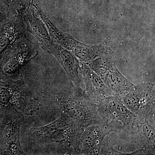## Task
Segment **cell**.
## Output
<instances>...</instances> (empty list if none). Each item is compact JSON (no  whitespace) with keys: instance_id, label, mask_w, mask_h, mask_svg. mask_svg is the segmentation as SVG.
<instances>
[{"instance_id":"6","label":"cell","mask_w":155,"mask_h":155,"mask_svg":"<svg viewBox=\"0 0 155 155\" xmlns=\"http://www.w3.org/2000/svg\"><path fill=\"white\" fill-rule=\"evenodd\" d=\"M23 115L16 110L0 115V154H25L20 142Z\"/></svg>"},{"instance_id":"15","label":"cell","mask_w":155,"mask_h":155,"mask_svg":"<svg viewBox=\"0 0 155 155\" xmlns=\"http://www.w3.org/2000/svg\"><path fill=\"white\" fill-rule=\"evenodd\" d=\"M8 5L4 0H0V21L8 18Z\"/></svg>"},{"instance_id":"11","label":"cell","mask_w":155,"mask_h":155,"mask_svg":"<svg viewBox=\"0 0 155 155\" xmlns=\"http://www.w3.org/2000/svg\"><path fill=\"white\" fill-rule=\"evenodd\" d=\"M19 11L28 32L35 37L43 48L48 52L52 48L55 42L51 38L45 25L39 16L34 5Z\"/></svg>"},{"instance_id":"7","label":"cell","mask_w":155,"mask_h":155,"mask_svg":"<svg viewBox=\"0 0 155 155\" xmlns=\"http://www.w3.org/2000/svg\"><path fill=\"white\" fill-rule=\"evenodd\" d=\"M126 107L142 119L148 120L154 116L155 85L151 83L135 85L120 96Z\"/></svg>"},{"instance_id":"8","label":"cell","mask_w":155,"mask_h":155,"mask_svg":"<svg viewBox=\"0 0 155 155\" xmlns=\"http://www.w3.org/2000/svg\"><path fill=\"white\" fill-rule=\"evenodd\" d=\"M38 54L36 46L25 36L21 38L0 66V78L12 79Z\"/></svg>"},{"instance_id":"14","label":"cell","mask_w":155,"mask_h":155,"mask_svg":"<svg viewBox=\"0 0 155 155\" xmlns=\"http://www.w3.org/2000/svg\"><path fill=\"white\" fill-rule=\"evenodd\" d=\"M137 136V142L143 153H153L155 152V130L154 127L147 119L142 121L133 133Z\"/></svg>"},{"instance_id":"2","label":"cell","mask_w":155,"mask_h":155,"mask_svg":"<svg viewBox=\"0 0 155 155\" xmlns=\"http://www.w3.org/2000/svg\"><path fill=\"white\" fill-rule=\"evenodd\" d=\"M82 127L64 113L54 122L40 127H32L28 133V138L39 145L56 143L71 147L74 153Z\"/></svg>"},{"instance_id":"16","label":"cell","mask_w":155,"mask_h":155,"mask_svg":"<svg viewBox=\"0 0 155 155\" xmlns=\"http://www.w3.org/2000/svg\"><path fill=\"white\" fill-rule=\"evenodd\" d=\"M29 2H30L31 4H32V2H33V0H29Z\"/></svg>"},{"instance_id":"9","label":"cell","mask_w":155,"mask_h":155,"mask_svg":"<svg viewBox=\"0 0 155 155\" xmlns=\"http://www.w3.org/2000/svg\"><path fill=\"white\" fill-rule=\"evenodd\" d=\"M111 132L105 124L100 123L83 128L76 144L77 154L98 155L106 135Z\"/></svg>"},{"instance_id":"12","label":"cell","mask_w":155,"mask_h":155,"mask_svg":"<svg viewBox=\"0 0 155 155\" xmlns=\"http://www.w3.org/2000/svg\"><path fill=\"white\" fill-rule=\"evenodd\" d=\"M49 53L54 56L67 73L69 80L77 87H81L79 75V61L71 52L55 42Z\"/></svg>"},{"instance_id":"1","label":"cell","mask_w":155,"mask_h":155,"mask_svg":"<svg viewBox=\"0 0 155 155\" xmlns=\"http://www.w3.org/2000/svg\"><path fill=\"white\" fill-rule=\"evenodd\" d=\"M54 101L64 113L67 114L80 127L102 123L97 110V105L81 87L75 85L58 93Z\"/></svg>"},{"instance_id":"5","label":"cell","mask_w":155,"mask_h":155,"mask_svg":"<svg viewBox=\"0 0 155 155\" xmlns=\"http://www.w3.org/2000/svg\"><path fill=\"white\" fill-rule=\"evenodd\" d=\"M87 64L101 78L108 95L121 96L135 86L122 75L115 62L108 56L97 58Z\"/></svg>"},{"instance_id":"10","label":"cell","mask_w":155,"mask_h":155,"mask_svg":"<svg viewBox=\"0 0 155 155\" xmlns=\"http://www.w3.org/2000/svg\"><path fill=\"white\" fill-rule=\"evenodd\" d=\"M25 24L19 13L4 24L0 31V66L9 55L19 39L25 36Z\"/></svg>"},{"instance_id":"4","label":"cell","mask_w":155,"mask_h":155,"mask_svg":"<svg viewBox=\"0 0 155 155\" xmlns=\"http://www.w3.org/2000/svg\"><path fill=\"white\" fill-rule=\"evenodd\" d=\"M35 97L22 80L0 78L1 114L16 110L22 114H33L38 108Z\"/></svg>"},{"instance_id":"3","label":"cell","mask_w":155,"mask_h":155,"mask_svg":"<svg viewBox=\"0 0 155 155\" xmlns=\"http://www.w3.org/2000/svg\"><path fill=\"white\" fill-rule=\"evenodd\" d=\"M96 105L102 122L107 126L111 132L133 134L143 121L126 107L120 96H107Z\"/></svg>"},{"instance_id":"13","label":"cell","mask_w":155,"mask_h":155,"mask_svg":"<svg viewBox=\"0 0 155 155\" xmlns=\"http://www.w3.org/2000/svg\"><path fill=\"white\" fill-rule=\"evenodd\" d=\"M79 72L82 75L85 84L86 94L96 104L109 96L101 78L86 63L81 62Z\"/></svg>"}]
</instances>
